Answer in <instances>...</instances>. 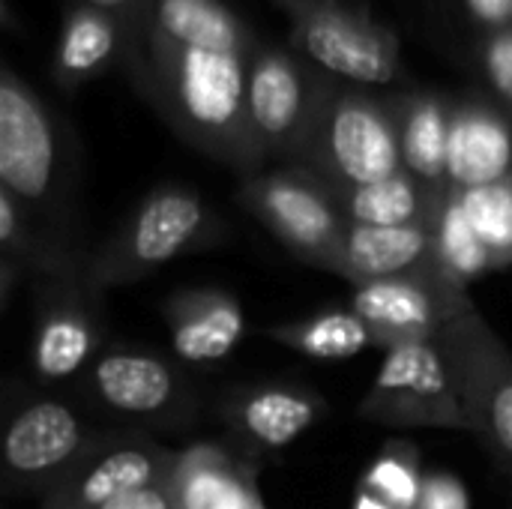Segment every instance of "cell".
<instances>
[{
	"instance_id": "obj_31",
	"label": "cell",
	"mask_w": 512,
	"mask_h": 509,
	"mask_svg": "<svg viewBox=\"0 0 512 509\" xmlns=\"http://www.w3.org/2000/svg\"><path fill=\"white\" fill-rule=\"evenodd\" d=\"M99 509H174V504H171L168 486H153V489L123 495V498H117V501H111V504Z\"/></svg>"
},
{
	"instance_id": "obj_14",
	"label": "cell",
	"mask_w": 512,
	"mask_h": 509,
	"mask_svg": "<svg viewBox=\"0 0 512 509\" xmlns=\"http://www.w3.org/2000/svg\"><path fill=\"white\" fill-rule=\"evenodd\" d=\"M216 417L228 441L261 462L300 441L327 417V402L318 390L294 381L237 384L216 402Z\"/></svg>"
},
{
	"instance_id": "obj_18",
	"label": "cell",
	"mask_w": 512,
	"mask_h": 509,
	"mask_svg": "<svg viewBox=\"0 0 512 509\" xmlns=\"http://www.w3.org/2000/svg\"><path fill=\"white\" fill-rule=\"evenodd\" d=\"M162 318L183 366H216L246 339V312L222 288H180L162 303Z\"/></svg>"
},
{
	"instance_id": "obj_11",
	"label": "cell",
	"mask_w": 512,
	"mask_h": 509,
	"mask_svg": "<svg viewBox=\"0 0 512 509\" xmlns=\"http://www.w3.org/2000/svg\"><path fill=\"white\" fill-rule=\"evenodd\" d=\"M333 186H363L402 171L399 129L390 99L336 87L303 162Z\"/></svg>"
},
{
	"instance_id": "obj_7",
	"label": "cell",
	"mask_w": 512,
	"mask_h": 509,
	"mask_svg": "<svg viewBox=\"0 0 512 509\" xmlns=\"http://www.w3.org/2000/svg\"><path fill=\"white\" fill-rule=\"evenodd\" d=\"M291 18V45L300 57L351 84H396L402 45L390 24L348 0H273Z\"/></svg>"
},
{
	"instance_id": "obj_32",
	"label": "cell",
	"mask_w": 512,
	"mask_h": 509,
	"mask_svg": "<svg viewBox=\"0 0 512 509\" xmlns=\"http://www.w3.org/2000/svg\"><path fill=\"white\" fill-rule=\"evenodd\" d=\"M351 509H396V507H390L384 498H378V495H372L369 489H360L357 486V495H354V507Z\"/></svg>"
},
{
	"instance_id": "obj_16",
	"label": "cell",
	"mask_w": 512,
	"mask_h": 509,
	"mask_svg": "<svg viewBox=\"0 0 512 509\" xmlns=\"http://www.w3.org/2000/svg\"><path fill=\"white\" fill-rule=\"evenodd\" d=\"M258 474L261 462L240 453L231 441H198L177 453L165 486L174 509H267Z\"/></svg>"
},
{
	"instance_id": "obj_8",
	"label": "cell",
	"mask_w": 512,
	"mask_h": 509,
	"mask_svg": "<svg viewBox=\"0 0 512 509\" xmlns=\"http://www.w3.org/2000/svg\"><path fill=\"white\" fill-rule=\"evenodd\" d=\"M237 198L297 261L330 273L351 222L321 174L306 165L255 171L243 177Z\"/></svg>"
},
{
	"instance_id": "obj_2",
	"label": "cell",
	"mask_w": 512,
	"mask_h": 509,
	"mask_svg": "<svg viewBox=\"0 0 512 509\" xmlns=\"http://www.w3.org/2000/svg\"><path fill=\"white\" fill-rule=\"evenodd\" d=\"M0 189L48 234L81 237L75 129L15 69H0Z\"/></svg>"
},
{
	"instance_id": "obj_17",
	"label": "cell",
	"mask_w": 512,
	"mask_h": 509,
	"mask_svg": "<svg viewBox=\"0 0 512 509\" xmlns=\"http://www.w3.org/2000/svg\"><path fill=\"white\" fill-rule=\"evenodd\" d=\"M507 177H512V111L489 93L456 99L447 189H480Z\"/></svg>"
},
{
	"instance_id": "obj_20",
	"label": "cell",
	"mask_w": 512,
	"mask_h": 509,
	"mask_svg": "<svg viewBox=\"0 0 512 509\" xmlns=\"http://www.w3.org/2000/svg\"><path fill=\"white\" fill-rule=\"evenodd\" d=\"M387 99L396 117L405 171H411L432 192L444 195L456 99L432 90H408Z\"/></svg>"
},
{
	"instance_id": "obj_1",
	"label": "cell",
	"mask_w": 512,
	"mask_h": 509,
	"mask_svg": "<svg viewBox=\"0 0 512 509\" xmlns=\"http://www.w3.org/2000/svg\"><path fill=\"white\" fill-rule=\"evenodd\" d=\"M261 45L222 0H156L129 81L186 144L249 177L267 162L249 123V66Z\"/></svg>"
},
{
	"instance_id": "obj_25",
	"label": "cell",
	"mask_w": 512,
	"mask_h": 509,
	"mask_svg": "<svg viewBox=\"0 0 512 509\" xmlns=\"http://www.w3.org/2000/svg\"><path fill=\"white\" fill-rule=\"evenodd\" d=\"M489 255L492 273L512 267V177L480 189H447Z\"/></svg>"
},
{
	"instance_id": "obj_23",
	"label": "cell",
	"mask_w": 512,
	"mask_h": 509,
	"mask_svg": "<svg viewBox=\"0 0 512 509\" xmlns=\"http://www.w3.org/2000/svg\"><path fill=\"white\" fill-rule=\"evenodd\" d=\"M267 339L321 363L351 360L366 348H378L375 333L351 306H333L300 321L273 324L267 327Z\"/></svg>"
},
{
	"instance_id": "obj_22",
	"label": "cell",
	"mask_w": 512,
	"mask_h": 509,
	"mask_svg": "<svg viewBox=\"0 0 512 509\" xmlns=\"http://www.w3.org/2000/svg\"><path fill=\"white\" fill-rule=\"evenodd\" d=\"M333 186V183H330ZM336 198L351 225H420L435 219L444 195L423 186L411 171H396L393 177L363 183V186H333Z\"/></svg>"
},
{
	"instance_id": "obj_3",
	"label": "cell",
	"mask_w": 512,
	"mask_h": 509,
	"mask_svg": "<svg viewBox=\"0 0 512 509\" xmlns=\"http://www.w3.org/2000/svg\"><path fill=\"white\" fill-rule=\"evenodd\" d=\"M33 372L42 387H75L105 348V288L84 237L48 234L30 276Z\"/></svg>"
},
{
	"instance_id": "obj_9",
	"label": "cell",
	"mask_w": 512,
	"mask_h": 509,
	"mask_svg": "<svg viewBox=\"0 0 512 509\" xmlns=\"http://www.w3.org/2000/svg\"><path fill=\"white\" fill-rule=\"evenodd\" d=\"M336 87L297 51L261 45L249 66V123L264 159L300 165Z\"/></svg>"
},
{
	"instance_id": "obj_10",
	"label": "cell",
	"mask_w": 512,
	"mask_h": 509,
	"mask_svg": "<svg viewBox=\"0 0 512 509\" xmlns=\"http://www.w3.org/2000/svg\"><path fill=\"white\" fill-rule=\"evenodd\" d=\"M96 435L78 402L54 393L21 399L3 423V492L45 501Z\"/></svg>"
},
{
	"instance_id": "obj_15",
	"label": "cell",
	"mask_w": 512,
	"mask_h": 509,
	"mask_svg": "<svg viewBox=\"0 0 512 509\" xmlns=\"http://www.w3.org/2000/svg\"><path fill=\"white\" fill-rule=\"evenodd\" d=\"M462 297H468V288L450 282L435 264L423 273L357 285L351 309L369 324L378 348L390 351L396 345L435 339Z\"/></svg>"
},
{
	"instance_id": "obj_28",
	"label": "cell",
	"mask_w": 512,
	"mask_h": 509,
	"mask_svg": "<svg viewBox=\"0 0 512 509\" xmlns=\"http://www.w3.org/2000/svg\"><path fill=\"white\" fill-rule=\"evenodd\" d=\"M477 66L489 84V96L512 111V27L483 36L477 48Z\"/></svg>"
},
{
	"instance_id": "obj_4",
	"label": "cell",
	"mask_w": 512,
	"mask_h": 509,
	"mask_svg": "<svg viewBox=\"0 0 512 509\" xmlns=\"http://www.w3.org/2000/svg\"><path fill=\"white\" fill-rule=\"evenodd\" d=\"M228 234V222L198 189L165 183L93 249V276L105 291L135 285L183 255L222 246Z\"/></svg>"
},
{
	"instance_id": "obj_21",
	"label": "cell",
	"mask_w": 512,
	"mask_h": 509,
	"mask_svg": "<svg viewBox=\"0 0 512 509\" xmlns=\"http://www.w3.org/2000/svg\"><path fill=\"white\" fill-rule=\"evenodd\" d=\"M126 54H129V39L120 21H114L111 15L93 6L72 3L63 12L51 75L60 84V90L75 93L87 81L111 69L114 63L123 66Z\"/></svg>"
},
{
	"instance_id": "obj_13",
	"label": "cell",
	"mask_w": 512,
	"mask_h": 509,
	"mask_svg": "<svg viewBox=\"0 0 512 509\" xmlns=\"http://www.w3.org/2000/svg\"><path fill=\"white\" fill-rule=\"evenodd\" d=\"M177 453L147 432L111 429L99 432L57 489L42 501V509H99L123 495L165 486Z\"/></svg>"
},
{
	"instance_id": "obj_6",
	"label": "cell",
	"mask_w": 512,
	"mask_h": 509,
	"mask_svg": "<svg viewBox=\"0 0 512 509\" xmlns=\"http://www.w3.org/2000/svg\"><path fill=\"white\" fill-rule=\"evenodd\" d=\"M435 339L468 417V435L512 477V351L480 315L471 294L456 303Z\"/></svg>"
},
{
	"instance_id": "obj_27",
	"label": "cell",
	"mask_w": 512,
	"mask_h": 509,
	"mask_svg": "<svg viewBox=\"0 0 512 509\" xmlns=\"http://www.w3.org/2000/svg\"><path fill=\"white\" fill-rule=\"evenodd\" d=\"M75 3L93 6L123 24L126 39H129V54L123 63V72L129 75L147 51L150 33H153V18H156V0H75Z\"/></svg>"
},
{
	"instance_id": "obj_26",
	"label": "cell",
	"mask_w": 512,
	"mask_h": 509,
	"mask_svg": "<svg viewBox=\"0 0 512 509\" xmlns=\"http://www.w3.org/2000/svg\"><path fill=\"white\" fill-rule=\"evenodd\" d=\"M423 471H420V453L411 444H390L381 450V456L366 468L360 489H369L372 495L384 498L390 507L414 509L420 489H423Z\"/></svg>"
},
{
	"instance_id": "obj_5",
	"label": "cell",
	"mask_w": 512,
	"mask_h": 509,
	"mask_svg": "<svg viewBox=\"0 0 512 509\" xmlns=\"http://www.w3.org/2000/svg\"><path fill=\"white\" fill-rule=\"evenodd\" d=\"M84 411L135 432H189L201 417V399L180 363L129 342L105 345L72 387Z\"/></svg>"
},
{
	"instance_id": "obj_30",
	"label": "cell",
	"mask_w": 512,
	"mask_h": 509,
	"mask_svg": "<svg viewBox=\"0 0 512 509\" xmlns=\"http://www.w3.org/2000/svg\"><path fill=\"white\" fill-rule=\"evenodd\" d=\"M465 9L477 24L486 27V33L512 27V0H462Z\"/></svg>"
},
{
	"instance_id": "obj_19",
	"label": "cell",
	"mask_w": 512,
	"mask_h": 509,
	"mask_svg": "<svg viewBox=\"0 0 512 509\" xmlns=\"http://www.w3.org/2000/svg\"><path fill=\"white\" fill-rule=\"evenodd\" d=\"M435 267V234L429 222L420 225H348L330 273L345 282L366 285L393 276H411Z\"/></svg>"
},
{
	"instance_id": "obj_29",
	"label": "cell",
	"mask_w": 512,
	"mask_h": 509,
	"mask_svg": "<svg viewBox=\"0 0 512 509\" xmlns=\"http://www.w3.org/2000/svg\"><path fill=\"white\" fill-rule=\"evenodd\" d=\"M414 509H471V498L459 477L435 471L423 477V489Z\"/></svg>"
},
{
	"instance_id": "obj_12",
	"label": "cell",
	"mask_w": 512,
	"mask_h": 509,
	"mask_svg": "<svg viewBox=\"0 0 512 509\" xmlns=\"http://www.w3.org/2000/svg\"><path fill=\"white\" fill-rule=\"evenodd\" d=\"M357 417L384 429H447L468 435V417L438 339L384 351V363L360 399Z\"/></svg>"
},
{
	"instance_id": "obj_24",
	"label": "cell",
	"mask_w": 512,
	"mask_h": 509,
	"mask_svg": "<svg viewBox=\"0 0 512 509\" xmlns=\"http://www.w3.org/2000/svg\"><path fill=\"white\" fill-rule=\"evenodd\" d=\"M45 240L48 231L0 189V312H9L18 285L30 282Z\"/></svg>"
}]
</instances>
